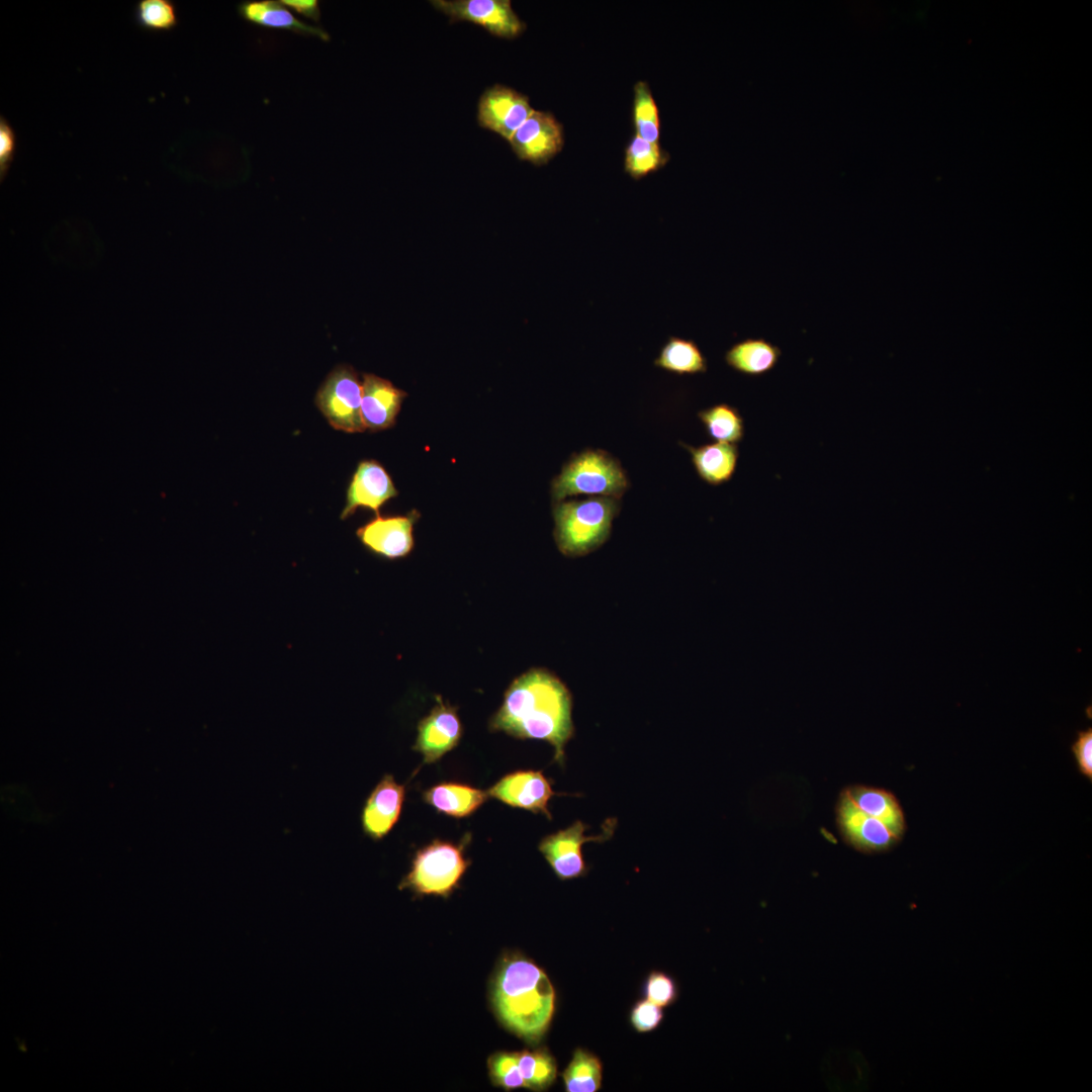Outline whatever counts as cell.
I'll use <instances>...</instances> for the list:
<instances>
[{"instance_id":"obj_1","label":"cell","mask_w":1092,"mask_h":1092,"mask_svg":"<svg viewBox=\"0 0 1092 1092\" xmlns=\"http://www.w3.org/2000/svg\"><path fill=\"white\" fill-rule=\"evenodd\" d=\"M489 728L519 739L548 742L554 747V760L563 765L564 747L574 734L571 693L553 672L531 668L507 689Z\"/></svg>"},{"instance_id":"obj_2","label":"cell","mask_w":1092,"mask_h":1092,"mask_svg":"<svg viewBox=\"0 0 1092 1092\" xmlns=\"http://www.w3.org/2000/svg\"><path fill=\"white\" fill-rule=\"evenodd\" d=\"M491 1001L507 1029L528 1042L547 1031L555 1008V991L546 973L531 960L512 954L495 974Z\"/></svg>"},{"instance_id":"obj_3","label":"cell","mask_w":1092,"mask_h":1092,"mask_svg":"<svg viewBox=\"0 0 1092 1092\" xmlns=\"http://www.w3.org/2000/svg\"><path fill=\"white\" fill-rule=\"evenodd\" d=\"M621 500L609 496L554 503V540L567 557H580L599 549L609 539Z\"/></svg>"},{"instance_id":"obj_4","label":"cell","mask_w":1092,"mask_h":1092,"mask_svg":"<svg viewBox=\"0 0 1092 1092\" xmlns=\"http://www.w3.org/2000/svg\"><path fill=\"white\" fill-rule=\"evenodd\" d=\"M630 486L620 461L602 449L587 448L573 454L552 480L554 503L567 496L585 494L621 499Z\"/></svg>"},{"instance_id":"obj_5","label":"cell","mask_w":1092,"mask_h":1092,"mask_svg":"<svg viewBox=\"0 0 1092 1092\" xmlns=\"http://www.w3.org/2000/svg\"><path fill=\"white\" fill-rule=\"evenodd\" d=\"M469 863L462 845L435 839L416 852L399 889H410L417 895L448 897L458 888Z\"/></svg>"},{"instance_id":"obj_6","label":"cell","mask_w":1092,"mask_h":1092,"mask_svg":"<svg viewBox=\"0 0 1092 1092\" xmlns=\"http://www.w3.org/2000/svg\"><path fill=\"white\" fill-rule=\"evenodd\" d=\"M315 404L336 430L360 433L366 428L361 415L362 382L349 365H339L320 386Z\"/></svg>"},{"instance_id":"obj_7","label":"cell","mask_w":1092,"mask_h":1092,"mask_svg":"<svg viewBox=\"0 0 1092 1092\" xmlns=\"http://www.w3.org/2000/svg\"><path fill=\"white\" fill-rule=\"evenodd\" d=\"M616 824L615 818H609L603 825L602 833L586 836L584 832L588 826L576 820L567 828L543 837L538 848L560 880L576 879L587 872L582 845L588 841L609 840L614 835Z\"/></svg>"},{"instance_id":"obj_8","label":"cell","mask_w":1092,"mask_h":1092,"mask_svg":"<svg viewBox=\"0 0 1092 1092\" xmlns=\"http://www.w3.org/2000/svg\"><path fill=\"white\" fill-rule=\"evenodd\" d=\"M430 3L450 21L477 24L496 37L515 38L526 29L510 0H431Z\"/></svg>"},{"instance_id":"obj_9","label":"cell","mask_w":1092,"mask_h":1092,"mask_svg":"<svg viewBox=\"0 0 1092 1092\" xmlns=\"http://www.w3.org/2000/svg\"><path fill=\"white\" fill-rule=\"evenodd\" d=\"M534 110L526 95L494 84L487 87L478 100L477 122L509 142Z\"/></svg>"},{"instance_id":"obj_10","label":"cell","mask_w":1092,"mask_h":1092,"mask_svg":"<svg viewBox=\"0 0 1092 1092\" xmlns=\"http://www.w3.org/2000/svg\"><path fill=\"white\" fill-rule=\"evenodd\" d=\"M509 144L520 160L542 166L561 152L563 127L551 112L534 110Z\"/></svg>"},{"instance_id":"obj_11","label":"cell","mask_w":1092,"mask_h":1092,"mask_svg":"<svg viewBox=\"0 0 1092 1092\" xmlns=\"http://www.w3.org/2000/svg\"><path fill=\"white\" fill-rule=\"evenodd\" d=\"M835 814L842 839L857 851L883 852L901 841L885 823L858 810L840 794Z\"/></svg>"},{"instance_id":"obj_12","label":"cell","mask_w":1092,"mask_h":1092,"mask_svg":"<svg viewBox=\"0 0 1092 1092\" xmlns=\"http://www.w3.org/2000/svg\"><path fill=\"white\" fill-rule=\"evenodd\" d=\"M489 797L506 805L541 813L551 820L549 801L557 794L550 781L540 770H517L504 776L487 790Z\"/></svg>"},{"instance_id":"obj_13","label":"cell","mask_w":1092,"mask_h":1092,"mask_svg":"<svg viewBox=\"0 0 1092 1092\" xmlns=\"http://www.w3.org/2000/svg\"><path fill=\"white\" fill-rule=\"evenodd\" d=\"M438 704L418 725V736L414 750L423 754L424 763H433L452 750L462 736V725L456 708L444 704L437 697Z\"/></svg>"},{"instance_id":"obj_14","label":"cell","mask_w":1092,"mask_h":1092,"mask_svg":"<svg viewBox=\"0 0 1092 1092\" xmlns=\"http://www.w3.org/2000/svg\"><path fill=\"white\" fill-rule=\"evenodd\" d=\"M417 516L376 518L360 527L356 534L371 552L387 559L406 556L414 548V524Z\"/></svg>"},{"instance_id":"obj_15","label":"cell","mask_w":1092,"mask_h":1092,"mask_svg":"<svg viewBox=\"0 0 1092 1092\" xmlns=\"http://www.w3.org/2000/svg\"><path fill=\"white\" fill-rule=\"evenodd\" d=\"M395 495L397 490L383 466L374 460L361 461L348 486L341 519H348L358 508L379 515L381 506Z\"/></svg>"},{"instance_id":"obj_16","label":"cell","mask_w":1092,"mask_h":1092,"mask_svg":"<svg viewBox=\"0 0 1092 1092\" xmlns=\"http://www.w3.org/2000/svg\"><path fill=\"white\" fill-rule=\"evenodd\" d=\"M404 801V786L392 775H384L365 801L361 814L363 832L373 840L389 833L397 822Z\"/></svg>"},{"instance_id":"obj_17","label":"cell","mask_w":1092,"mask_h":1092,"mask_svg":"<svg viewBox=\"0 0 1092 1092\" xmlns=\"http://www.w3.org/2000/svg\"><path fill=\"white\" fill-rule=\"evenodd\" d=\"M406 395L387 379L363 374L361 415L365 428L380 431L392 427Z\"/></svg>"},{"instance_id":"obj_18","label":"cell","mask_w":1092,"mask_h":1092,"mask_svg":"<svg viewBox=\"0 0 1092 1092\" xmlns=\"http://www.w3.org/2000/svg\"><path fill=\"white\" fill-rule=\"evenodd\" d=\"M840 795L858 810L881 820L900 839L903 838L907 827L905 814L892 792L864 785H852L842 789Z\"/></svg>"},{"instance_id":"obj_19","label":"cell","mask_w":1092,"mask_h":1092,"mask_svg":"<svg viewBox=\"0 0 1092 1092\" xmlns=\"http://www.w3.org/2000/svg\"><path fill=\"white\" fill-rule=\"evenodd\" d=\"M680 446L690 453L694 468L704 482L718 486L732 479L739 459L737 444L714 442L694 447L680 443Z\"/></svg>"},{"instance_id":"obj_20","label":"cell","mask_w":1092,"mask_h":1092,"mask_svg":"<svg viewBox=\"0 0 1092 1092\" xmlns=\"http://www.w3.org/2000/svg\"><path fill=\"white\" fill-rule=\"evenodd\" d=\"M238 11L242 18L259 26L289 30L303 35L314 36L325 41L330 40L327 31L300 21L280 1H244L239 4Z\"/></svg>"},{"instance_id":"obj_21","label":"cell","mask_w":1092,"mask_h":1092,"mask_svg":"<svg viewBox=\"0 0 1092 1092\" xmlns=\"http://www.w3.org/2000/svg\"><path fill=\"white\" fill-rule=\"evenodd\" d=\"M781 356V348L764 338H746L725 352L724 361L740 374L758 377L771 371Z\"/></svg>"},{"instance_id":"obj_22","label":"cell","mask_w":1092,"mask_h":1092,"mask_svg":"<svg viewBox=\"0 0 1092 1092\" xmlns=\"http://www.w3.org/2000/svg\"><path fill=\"white\" fill-rule=\"evenodd\" d=\"M488 797L487 791L458 783L439 784L423 793L426 803L455 818L470 816Z\"/></svg>"},{"instance_id":"obj_23","label":"cell","mask_w":1092,"mask_h":1092,"mask_svg":"<svg viewBox=\"0 0 1092 1092\" xmlns=\"http://www.w3.org/2000/svg\"><path fill=\"white\" fill-rule=\"evenodd\" d=\"M653 365L676 375L703 374L708 370L707 358L698 344L676 336L667 338Z\"/></svg>"},{"instance_id":"obj_24","label":"cell","mask_w":1092,"mask_h":1092,"mask_svg":"<svg viewBox=\"0 0 1092 1092\" xmlns=\"http://www.w3.org/2000/svg\"><path fill=\"white\" fill-rule=\"evenodd\" d=\"M709 437L716 442L737 444L744 437V419L739 410L721 402L697 414Z\"/></svg>"},{"instance_id":"obj_25","label":"cell","mask_w":1092,"mask_h":1092,"mask_svg":"<svg viewBox=\"0 0 1092 1092\" xmlns=\"http://www.w3.org/2000/svg\"><path fill=\"white\" fill-rule=\"evenodd\" d=\"M669 155L658 143H650L635 134L625 153V172L634 180H640L656 172L668 162Z\"/></svg>"},{"instance_id":"obj_26","label":"cell","mask_w":1092,"mask_h":1092,"mask_svg":"<svg viewBox=\"0 0 1092 1092\" xmlns=\"http://www.w3.org/2000/svg\"><path fill=\"white\" fill-rule=\"evenodd\" d=\"M602 1071V1064L595 1055L577 1049L562 1074L566 1091H598L601 1088Z\"/></svg>"},{"instance_id":"obj_27","label":"cell","mask_w":1092,"mask_h":1092,"mask_svg":"<svg viewBox=\"0 0 1092 1092\" xmlns=\"http://www.w3.org/2000/svg\"><path fill=\"white\" fill-rule=\"evenodd\" d=\"M633 119L638 136L650 143H658V109L648 84L643 81L634 86Z\"/></svg>"},{"instance_id":"obj_28","label":"cell","mask_w":1092,"mask_h":1092,"mask_svg":"<svg viewBox=\"0 0 1092 1092\" xmlns=\"http://www.w3.org/2000/svg\"><path fill=\"white\" fill-rule=\"evenodd\" d=\"M518 1064L526 1088L543 1090L556 1079L555 1061L544 1051L518 1053Z\"/></svg>"},{"instance_id":"obj_29","label":"cell","mask_w":1092,"mask_h":1092,"mask_svg":"<svg viewBox=\"0 0 1092 1092\" xmlns=\"http://www.w3.org/2000/svg\"><path fill=\"white\" fill-rule=\"evenodd\" d=\"M134 19L145 30L168 31L178 24L177 8L170 0H139L134 7Z\"/></svg>"},{"instance_id":"obj_30","label":"cell","mask_w":1092,"mask_h":1092,"mask_svg":"<svg viewBox=\"0 0 1092 1092\" xmlns=\"http://www.w3.org/2000/svg\"><path fill=\"white\" fill-rule=\"evenodd\" d=\"M492 1083L506 1090L526 1088L518 1064V1053L500 1052L488 1060Z\"/></svg>"},{"instance_id":"obj_31","label":"cell","mask_w":1092,"mask_h":1092,"mask_svg":"<svg viewBox=\"0 0 1092 1092\" xmlns=\"http://www.w3.org/2000/svg\"><path fill=\"white\" fill-rule=\"evenodd\" d=\"M644 993L647 1000L665 1007L673 1003L677 990L674 981L668 975L655 971L649 974Z\"/></svg>"},{"instance_id":"obj_32","label":"cell","mask_w":1092,"mask_h":1092,"mask_svg":"<svg viewBox=\"0 0 1092 1092\" xmlns=\"http://www.w3.org/2000/svg\"><path fill=\"white\" fill-rule=\"evenodd\" d=\"M662 1018L661 1007L647 999L638 1001L630 1013L631 1024L638 1032H648L655 1029Z\"/></svg>"},{"instance_id":"obj_33","label":"cell","mask_w":1092,"mask_h":1092,"mask_svg":"<svg viewBox=\"0 0 1092 1092\" xmlns=\"http://www.w3.org/2000/svg\"><path fill=\"white\" fill-rule=\"evenodd\" d=\"M1078 770L1092 781V728L1077 731V737L1071 745Z\"/></svg>"},{"instance_id":"obj_34","label":"cell","mask_w":1092,"mask_h":1092,"mask_svg":"<svg viewBox=\"0 0 1092 1092\" xmlns=\"http://www.w3.org/2000/svg\"><path fill=\"white\" fill-rule=\"evenodd\" d=\"M16 151V134L13 127L1 115L0 117V174L1 179L7 173Z\"/></svg>"},{"instance_id":"obj_35","label":"cell","mask_w":1092,"mask_h":1092,"mask_svg":"<svg viewBox=\"0 0 1092 1092\" xmlns=\"http://www.w3.org/2000/svg\"><path fill=\"white\" fill-rule=\"evenodd\" d=\"M280 2L288 9L305 18L313 21H318L321 18L320 5L316 0H280Z\"/></svg>"}]
</instances>
